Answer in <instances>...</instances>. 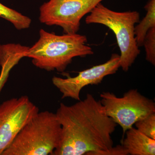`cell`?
<instances>
[{
    "label": "cell",
    "instance_id": "obj_1",
    "mask_svg": "<svg viewBox=\"0 0 155 155\" xmlns=\"http://www.w3.org/2000/svg\"><path fill=\"white\" fill-rule=\"evenodd\" d=\"M55 114L61 136L53 155H91L114 146L112 134L117 124L92 95L72 105L61 103Z\"/></svg>",
    "mask_w": 155,
    "mask_h": 155
},
{
    "label": "cell",
    "instance_id": "obj_2",
    "mask_svg": "<svg viewBox=\"0 0 155 155\" xmlns=\"http://www.w3.org/2000/svg\"><path fill=\"white\" fill-rule=\"evenodd\" d=\"M40 38L31 47H28L25 57L31 58L34 65L48 71L63 72L72 59L94 54L86 45L87 37L78 34L57 35L44 29L39 31Z\"/></svg>",
    "mask_w": 155,
    "mask_h": 155
},
{
    "label": "cell",
    "instance_id": "obj_3",
    "mask_svg": "<svg viewBox=\"0 0 155 155\" xmlns=\"http://www.w3.org/2000/svg\"><path fill=\"white\" fill-rule=\"evenodd\" d=\"M61 130L55 114L39 111L2 155H52L60 143Z\"/></svg>",
    "mask_w": 155,
    "mask_h": 155
},
{
    "label": "cell",
    "instance_id": "obj_4",
    "mask_svg": "<svg viewBox=\"0 0 155 155\" xmlns=\"http://www.w3.org/2000/svg\"><path fill=\"white\" fill-rule=\"evenodd\" d=\"M140 14L137 11L117 12L99 3L85 19L86 24L105 25L115 35L120 49V67L127 72L140 54L136 40L134 28L140 21Z\"/></svg>",
    "mask_w": 155,
    "mask_h": 155
},
{
    "label": "cell",
    "instance_id": "obj_5",
    "mask_svg": "<svg viewBox=\"0 0 155 155\" xmlns=\"http://www.w3.org/2000/svg\"><path fill=\"white\" fill-rule=\"evenodd\" d=\"M101 103L107 115L120 125L123 134L137 121L155 113V103L136 89L125 92L121 97L113 93L103 92Z\"/></svg>",
    "mask_w": 155,
    "mask_h": 155
},
{
    "label": "cell",
    "instance_id": "obj_6",
    "mask_svg": "<svg viewBox=\"0 0 155 155\" xmlns=\"http://www.w3.org/2000/svg\"><path fill=\"white\" fill-rule=\"evenodd\" d=\"M104 0H50L40 8L39 19L46 25L60 26L65 34L77 33L86 14Z\"/></svg>",
    "mask_w": 155,
    "mask_h": 155
},
{
    "label": "cell",
    "instance_id": "obj_7",
    "mask_svg": "<svg viewBox=\"0 0 155 155\" xmlns=\"http://www.w3.org/2000/svg\"><path fill=\"white\" fill-rule=\"evenodd\" d=\"M39 111L27 96L13 98L0 104V155Z\"/></svg>",
    "mask_w": 155,
    "mask_h": 155
},
{
    "label": "cell",
    "instance_id": "obj_8",
    "mask_svg": "<svg viewBox=\"0 0 155 155\" xmlns=\"http://www.w3.org/2000/svg\"><path fill=\"white\" fill-rule=\"evenodd\" d=\"M119 68L120 55L114 54L106 63L78 72L77 76L67 78L54 76L52 81L62 94V99L71 98L78 101L84 87L89 85H98L106 76L116 73Z\"/></svg>",
    "mask_w": 155,
    "mask_h": 155
},
{
    "label": "cell",
    "instance_id": "obj_9",
    "mask_svg": "<svg viewBox=\"0 0 155 155\" xmlns=\"http://www.w3.org/2000/svg\"><path fill=\"white\" fill-rule=\"evenodd\" d=\"M125 134L122 145L127 150L128 155H155V140L133 127L127 130Z\"/></svg>",
    "mask_w": 155,
    "mask_h": 155
},
{
    "label": "cell",
    "instance_id": "obj_10",
    "mask_svg": "<svg viewBox=\"0 0 155 155\" xmlns=\"http://www.w3.org/2000/svg\"><path fill=\"white\" fill-rule=\"evenodd\" d=\"M146 15L135 26L134 34L139 47L143 46V41L148 31L155 27V0H149L144 6Z\"/></svg>",
    "mask_w": 155,
    "mask_h": 155
},
{
    "label": "cell",
    "instance_id": "obj_11",
    "mask_svg": "<svg viewBox=\"0 0 155 155\" xmlns=\"http://www.w3.org/2000/svg\"><path fill=\"white\" fill-rule=\"evenodd\" d=\"M0 17L11 22L18 30L28 28L31 22V19L29 17L22 15L14 9L10 8L1 2Z\"/></svg>",
    "mask_w": 155,
    "mask_h": 155
},
{
    "label": "cell",
    "instance_id": "obj_12",
    "mask_svg": "<svg viewBox=\"0 0 155 155\" xmlns=\"http://www.w3.org/2000/svg\"><path fill=\"white\" fill-rule=\"evenodd\" d=\"M136 128L145 135L155 140V113L135 123Z\"/></svg>",
    "mask_w": 155,
    "mask_h": 155
},
{
    "label": "cell",
    "instance_id": "obj_13",
    "mask_svg": "<svg viewBox=\"0 0 155 155\" xmlns=\"http://www.w3.org/2000/svg\"><path fill=\"white\" fill-rule=\"evenodd\" d=\"M146 52V60L153 66L155 65V27L150 29L143 41Z\"/></svg>",
    "mask_w": 155,
    "mask_h": 155
},
{
    "label": "cell",
    "instance_id": "obj_14",
    "mask_svg": "<svg viewBox=\"0 0 155 155\" xmlns=\"http://www.w3.org/2000/svg\"><path fill=\"white\" fill-rule=\"evenodd\" d=\"M19 63L17 58L13 57H8L0 63L2 67L0 74V93L8 78L9 73L12 68Z\"/></svg>",
    "mask_w": 155,
    "mask_h": 155
},
{
    "label": "cell",
    "instance_id": "obj_15",
    "mask_svg": "<svg viewBox=\"0 0 155 155\" xmlns=\"http://www.w3.org/2000/svg\"><path fill=\"white\" fill-rule=\"evenodd\" d=\"M128 152L122 145L113 146L109 149L93 153L91 155H127Z\"/></svg>",
    "mask_w": 155,
    "mask_h": 155
}]
</instances>
